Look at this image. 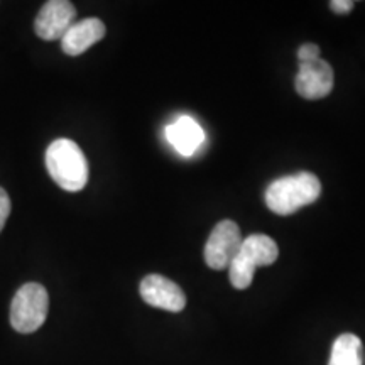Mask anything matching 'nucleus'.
I'll use <instances>...</instances> for the list:
<instances>
[{"mask_svg":"<svg viewBox=\"0 0 365 365\" xmlns=\"http://www.w3.org/2000/svg\"><path fill=\"white\" fill-rule=\"evenodd\" d=\"M322 182L313 173L301 171L272 181L266 190V205L276 215H293L303 207L317 202Z\"/></svg>","mask_w":365,"mask_h":365,"instance_id":"1","label":"nucleus"},{"mask_svg":"<svg viewBox=\"0 0 365 365\" xmlns=\"http://www.w3.org/2000/svg\"><path fill=\"white\" fill-rule=\"evenodd\" d=\"M46 168L59 188L81 191L88 182V163L80 145L70 139H58L46 150Z\"/></svg>","mask_w":365,"mask_h":365,"instance_id":"2","label":"nucleus"},{"mask_svg":"<svg viewBox=\"0 0 365 365\" xmlns=\"http://www.w3.org/2000/svg\"><path fill=\"white\" fill-rule=\"evenodd\" d=\"M279 247L269 235L254 234L245 237L239 252L228 266L230 284L235 289H247L252 284L254 272L259 266H271L277 261Z\"/></svg>","mask_w":365,"mask_h":365,"instance_id":"3","label":"nucleus"},{"mask_svg":"<svg viewBox=\"0 0 365 365\" xmlns=\"http://www.w3.org/2000/svg\"><path fill=\"white\" fill-rule=\"evenodd\" d=\"M49 296L44 286L27 282L17 291L11 304V325L19 333H34L48 317Z\"/></svg>","mask_w":365,"mask_h":365,"instance_id":"4","label":"nucleus"},{"mask_svg":"<svg viewBox=\"0 0 365 365\" xmlns=\"http://www.w3.org/2000/svg\"><path fill=\"white\" fill-rule=\"evenodd\" d=\"M242 242H244V237L235 222H218L205 244V262L215 271L227 269L239 252Z\"/></svg>","mask_w":365,"mask_h":365,"instance_id":"5","label":"nucleus"},{"mask_svg":"<svg viewBox=\"0 0 365 365\" xmlns=\"http://www.w3.org/2000/svg\"><path fill=\"white\" fill-rule=\"evenodd\" d=\"M76 9L66 0H49L36 17V34L44 41L63 39L68 29L75 24Z\"/></svg>","mask_w":365,"mask_h":365,"instance_id":"6","label":"nucleus"},{"mask_svg":"<svg viewBox=\"0 0 365 365\" xmlns=\"http://www.w3.org/2000/svg\"><path fill=\"white\" fill-rule=\"evenodd\" d=\"M140 296L149 307L180 313L186 307V294L175 281L159 274H149L140 282Z\"/></svg>","mask_w":365,"mask_h":365,"instance_id":"7","label":"nucleus"},{"mask_svg":"<svg viewBox=\"0 0 365 365\" xmlns=\"http://www.w3.org/2000/svg\"><path fill=\"white\" fill-rule=\"evenodd\" d=\"M333 68L322 58L312 63H299L296 75V91L307 100H322L328 97L333 90Z\"/></svg>","mask_w":365,"mask_h":365,"instance_id":"8","label":"nucleus"},{"mask_svg":"<svg viewBox=\"0 0 365 365\" xmlns=\"http://www.w3.org/2000/svg\"><path fill=\"white\" fill-rule=\"evenodd\" d=\"M105 24L100 19L88 17V19L76 21L68 33L63 36L61 48L68 56H80L81 53L88 51V49L100 39L105 38Z\"/></svg>","mask_w":365,"mask_h":365,"instance_id":"9","label":"nucleus"},{"mask_svg":"<svg viewBox=\"0 0 365 365\" xmlns=\"http://www.w3.org/2000/svg\"><path fill=\"white\" fill-rule=\"evenodd\" d=\"M166 137L170 144L182 156H193L205 140L202 125L188 115H182L166 127Z\"/></svg>","mask_w":365,"mask_h":365,"instance_id":"10","label":"nucleus"},{"mask_svg":"<svg viewBox=\"0 0 365 365\" xmlns=\"http://www.w3.org/2000/svg\"><path fill=\"white\" fill-rule=\"evenodd\" d=\"M362 340L354 333H341L333 341L328 365H362Z\"/></svg>","mask_w":365,"mask_h":365,"instance_id":"11","label":"nucleus"},{"mask_svg":"<svg viewBox=\"0 0 365 365\" xmlns=\"http://www.w3.org/2000/svg\"><path fill=\"white\" fill-rule=\"evenodd\" d=\"M298 59H299V63L317 61V59H319V48L317 44H312V43L299 46Z\"/></svg>","mask_w":365,"mask_h":365,"instance_id":"12","label":"nucleus"},{"mask_svg":"<svg viewBox=\"0 0 365 365\" xmlns=\"http://www.w3.org/2000/svg\"><path fill=\"white\" fill-rule=\"evenodd\" d=\"M9 215H11V198H9L6 190L0 188V232L4 230Z\"/></svg>","mask_w":365,"mask_h":365,"instance_id":"13","label":"nucleus"},{"mask_svg":"<svg viewBox=\"0 0 365 365\" xmlns=\"http://www.w3.org/2000/svg\"><path fill=\"white\" fill-rule=\"evenodd\" d=\"M354 6L355 2H352V0H331L330 2V9L336 14H349Z\"/></svg>","mask_w":365,"mask_h":365,"instance_id":"14","label":"nucleus"}]
</instances>
